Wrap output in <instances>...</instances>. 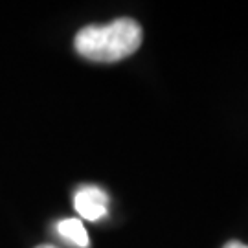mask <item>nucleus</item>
<instances>
[{
    "label": "nucleus",
    "instance_id": "f03ea898",
    "mask_svg": "<svg viewBox=\"0 0 248 248\" xmlns=\"http://www.w3.org/2000/svg\"><path fill=\"white\" fill-rule=\"evenodd\" d=\"M74 208L83 219L98 221L107 215L108 195L98 186H83L74 195Z\"/></svg>",
    "mask_w": 248,
    "mask_h": 248
},
{
    "label": "nucleus",
    "instance_id": "7ed1b4c3",
    "mask_svg": "<svg viewBox=\"0 0 248 248\" xmlns=\"http://www.w3.org/2000/svg\"><path fill=\"white\" fill-rule=\"evenodd\" d=\"M55 230L61 237L70 241L72 245H76L79 248H89V233H87V230H85V226H83V222L79 219H64V221L57 222Z\"/></svg>",
    "mask_w": 248,
    "mask_h": 248
},
{
    "label": "nucleus",
    "instance_id": "f257e3e1",
    "mask_svg": "<svg viewBox=\"0 0 248 248\" xmlns=\"http://www.w3.org/2000/svg\"><path fill=\"white\" fill-rule=\"evenodd\" d=\"M142 26L133 18H116L103 26H87L76 35L79 55L96 62H116L133 55L142 46Z\"/></svg>",
    "mask_w": 248,
    "mask_h": 248
},
{
    "label": "nucleus",
    "instance_id": "39448f33",
    "mask_svg": "<svg viewBox=\"0 0 248 248\" xmlns=\"http://www.w3.org/2000/svg\"><path fill=\"white\" fill-rule=\"evenodd\" d=\"M37 248H55V247H52V245H41V247H37Z\"/></svg>",
    "mask_w": 248,
    "mask_h": 248
},
{
    "label": "nucleus",
    "instance_id": "20e7f679",
    "mask_svg": "<svg viewBox=\"0 0 248 248\" xmlns=\"http://www.w3.org/2000/svg\"><path fill=\"white\" fill-rule=\"evenodd\" d=\"M222 248H248V245H245V243H239V241H230V243H226Z\"/></svg>",
    "mask_w": 248,
    "mask_h": 248
}]
</instances>
